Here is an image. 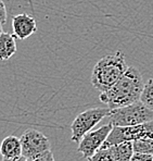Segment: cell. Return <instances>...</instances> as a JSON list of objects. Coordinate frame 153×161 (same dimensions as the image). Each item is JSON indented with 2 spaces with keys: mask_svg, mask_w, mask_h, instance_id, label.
Segmentation results:
<instances>
[{
  "mask_svg": "<svg viewBox=\"0 0 153 161\" xmlns=\"http://www.w3.org/2000/svg\"><path fill=\"white\" fill-rule=\"evenodd\" d=\"M27 161H55V156H53L52 151L50 149V150H47L45 153L34 156L32 158H28Z\"/></svg>",
  "mask_w": 153,
  "mask_h": 161,
  "instance_id": "9a60e30c",
  "label": "cell"
},
{
  "mask_svg": "<svg viewBox=\"0 0 153 161\" xmlns=\"http://www.w3.org/2000/svg\"><path fill=\"white\" fill-rule=\"evenodd\" d=\"M111 109L110 108H91L84 112L79 113L71 125L72 131V139L75 143H79L82 137L87 132L92 130L102 119L110 114Z\"/></svg>",
  "mask_w": 153,
  "mask_h": 161,
  "instance_id": "5b68a950",
  "label": "cell"
},
{
  "mask_svg": "<svg viewBox=\"0 0 153 161\" xmlns=\"http://www.w3.org/2000/svg\"><path fill=\"white\" fill-rule=\"evenodd\" d=\"M0 153L2 158H15L22 155V147H21L20 138L13 135L2 139L0 144Z\"/></svg>",
  "mask_w": 153,
  "mask_h": 161,
  "instance_id": "9c48e42d",
  "label": "cell"
},
{
  "mask_svg": "<svg viewBox=\"0 0 153 161\" xmlns=\"http://www.w3.org/2000/svg\"><path fill=\"white\" fill-rule=\"evenodd\" d=\"M114 161H130L134 155L133 142H124L112 146Z\"/></svg>",
  "mask_w": 153,
  "mask_h": 161,
  "instance_id": "8fae6325",
  "label": "cell"
},
{
  "mask_svg": "<svg viewBox=\"0 0 153 161\" xmlns=\"http://www.w3.org/2000/svg\"><path fill=\"white\" fill-rule=\"evenodd\" d=\"M13 35L18 39H26L37 32V23L32 15L21 13L12 18Z\"/></svg>",
  "mask_w": 153,
  "mask_h": 161,
  "instance_id": "ba28073f",
  "label": "cell"
},
{
  "mask_svg": "<svg viewBox=\"0 0 153 161\" xmlns=\"http://www.w3.org/2000/svg\"><path fill=\"white\" fill-rule=\"evenodd\" d=\"M134 153H148L153 155V138L151 137H142L133 142Z\"/></svg>",
  "mask_w": 153,
  "mask_h": 161,
  "instance_id": "7c38bea8",
  "label": "cell"
},
{
  "mask_svg": "<svg viewBox=\"0 0 153 161\" xmlns=\"http://www.w3.org/2000/svg\"><path fill=\"white\" fill-rule=\"evenodd\" d=\"M16 37L9 33L0 35V61H7L16 53Z\"/></svg>",
  "mask_w": 153,
  "mask_h": 161,
  "instance_id": "30bf717a",
  "label": "cell"
},
{
  "mask_svg": "<svg viewBox=\"0 0 153 161\" xmlns=\"http://www.w3.org/2000/svg\"><path fill=\"white\" fill-rule=\"evenodd\" d=\"M140 101L153 111V79L148 80L140 95Z\"/></svg>",
  "mask_w": 153,
  "mask_h": 161,
  "instance_id": "4fadbf2b",
  "label": "cell"
},
{
  "mask_svg": "<svg viewBox=\"0 0 153 161\" xmlns=\"http://www.w3.org/2000/svg\"><path fill=\"white\" fill-rule=\"evenodd\" d=\"M108 117L113 126H133L153 120V111L138 100L125 107L111 109Z\"/></svg>",
  "mask_w": 153,
  "mask_h": 161,
  "instance_id": "3957f363",
  "label": "cell"
},
{
  "mask_svg": "<svg viewBox=\"0 0 153 161\" xmlns=\"http://www.w3.org/2000/svg\"><path fill=\"white\" fill-rule=\"evenodd\" d=\"M20 142L22 155L27 159L51 149L49 138L37 130H26L20 137Z\"/></svg>",
  "mask_w": 153,
  "mask_h": 161,
  "instance_id": "52a82bcc",
  "label": "cell"
},
{
  "mask_svg": "<svg viewBox=\"0 0 153 161\" xmlns=\"http://www.w3.org/2000/svg\"><path fill=\"white\" fill-rule=\"evenodd\" d=\"M142 137L153 138V120L133 126H113L101 148L112 147L124 142H134Z\"/></svg>",
  "mask_w": 153,
  "mask_h": 161,
  "instance_id": "277c9868",
  "label": "cell"
},
{
  "mask_svg": "<svg viewBox=\"0 0 153 161\" xmlns=\"http://www.w3.org/2000/svg\"><path fill=\"white\" fill-rule=\"evenodd\" d=\"M7 18H8V13H7L6 4H4V2L2 0H0V24H6Z\"/></svg>",
  "mask_w": 153,
  "mask_h": 161,
  "instance_id": "e0dca14e",
  "label": "cell"
},
{
  "mask_svg": "<svg viewBox=\"0 0 153 161\" xmlns=\"http://www.w3.org/2000/svg\"><path fill=\"white\" fill-rule=\"evenodd\" d=\"M112 129H113V124L109 122L97 130H93V131L90 130L89 132H87L82 137L81 141H79L77 151L81 153L84 158L88 159L96 151L101 148V146L103 145L107 137L109 136Z\"/></svg>",
  "mask_w": 153,
  "mask_h": 161,
  "instance_id": "8992f818",
  "label": "cell"
},
{
  "mask_svg": "<svg viewBox=\"0 0 153 161\" xmlns=\"http://www.w3.org/2000/svg\"><path fill=\"white\" fill-rule=\"evenodd\" d=\"M153 155H148V153H134L130 161H152Z\"/></svg>",
  "mask_w": 153,
  "mask_h": 161,
  "instance_id": "2e32d148",
  "label": "cell"
},
{
  "mask_svg": "<svg viewBox=\"0 0 153 161\" xmlns=\"http://www.w3.org/2000/svg\"><path fill=\"white\" fill-rule=\"evenodd\" d=\"M125 54L116 51L108 54L96 63L91 73V84L100 93L109 91L127 71Z\"/></svg>",
  "mask_w": 153,
  "mask_h": 161,
  "instance_id": "7a4b0ae2",
  "label": "cell"
},
{
  "mask_svg": "<svg viewBox=\"0 0 153 161\" xmlns=\"http://www.w3.org/2000/svg\"><path fill=\"white\" fill-rule=\"evenodd\" d=\"M152 161H153V160H152Z\"/></svg>",
  "mask_w": 153,
  "mask_h": 161,
  "instance_id": "ffe728a7",
  "label": "cell"
},
{
  "mask_svg": "<svg viewBox=\"0 0 153 161\" xmlns=\"http://www.w3.org/2000/svg\"><path fill=\"white\" fill-rule=\"evenodd\" d=\"M1 34H2V25L0 24V35H1Z\"/></svg>",
  "mask_w": 153,
  "mask_h": 161,
  "instance_id": "d6986e66",
  "label": "cell"
},
{
  "mask_svg": "<svg viewBox=\"0 0 153 161\" xmlns=\"http://www.w3.org/2000/svg\"><path fill=\"white\" fill-rule=\"evenodd\" d=\"M143 83L138 69L128 67L127 71L114 85L107 92L100 93V100L109 106L110 109L125 107L140 100Z\"/></svg>",
  "mask_w": 153,
  "mask_h": 161,
  "instance_id": "6da1fadb",
  "label": "cell"
},
{
  "mask_svg": "<svg viewBox=\"0 0 153 161\" xmlns=\"http://www.w3.org/2000/svg\"><path fill=\"white\" fill-rule=\"evenodd\" d=\"M88 161H114L112 148H100L88 158Z\"/></svg>",
  "mask_w": 153,
  "mask_h": 161,
  "instance_id": "5bb4252c",
  "label": "cell"
},
{
  "mask_svg": "<svg viewBox=\"0 0 153 161\" xmlns=\"http://www.w3.org/2000/svg\"><path fill=\"white\" fill-rule=\"evenodd\" d=\"M2 161H27V158L24 157L23 155L18 156V157H15V158H9V159H7V158H3Z\"/></svg>",
  "mask_w": 153,
  "mask_h": 161,
  "instance_id": "ac0fdd59",
  "label": "cell"
}]
</instances>
